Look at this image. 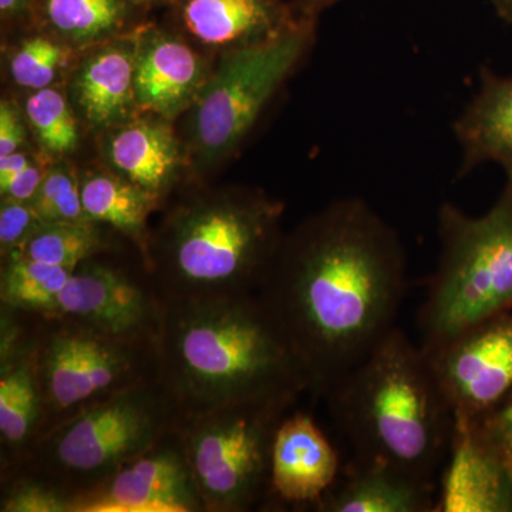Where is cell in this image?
Returning <instances> with one entry per match:
<instances>
[{
	"label": "cell",
	"mask_w": 512,
	"mask_h": 512,
	"mask_svg": "<svg viewBox=\"0 0 512 512\" xmlns=\"http://www.w3.org/2000/svg\"><path fill=\"white\" fill-rule=\"evenodd\" d=\"M409 289L399 232L363 198L282 238L258 293L326 397L393 328Z\"/></svg>",
	"instance_id": "obj_1"
},
{
	"label": "cell",
	"mask_w": 512,
	"mask_h": 512,
	"mask_svg": "<svg viewBox=\"0 0 512 512\" xmlns=\"http://www.w3.org/2000/svg\"><path fill=\"white\" fill-rule=\"evenodd\" d=\"M158 380L181 417L311 392L301 357L258 293L165 301Z\"/></svg>",
	"instance_id": "obj_2"
},
{
	"label": "cell",
	"mask_w": 512,
	"mask_h": 512,
	"mask_svg": "<svg viewBox=\"0 0 512 512\" xmlns=\"http://www.w3.org/2000/svg\"><path fill=\"white\" fill-rule=\"evenodd\" d=\"M325 399L356 460L431 483L447 458L453 410L426 352L397 326Z\"/></svg>",
	"instance_id": "obj_3"
},
{
	"label": "cell",
	"mask_w": 512,
	"mask_h": 512,
	"mask_svg": "<svg viewBox=\"0 0 512 512\" xmlns=\"http://www.w3.org/2000/svg\"><path fill=\"white\" fill-rule=\"evenodd\" d=\"M284 205L261 192L204 195L178 207L147 262L164 301L256 293L284 235Z\"/></svg>",
	"instance_id": "obj_4"
},
{
	"label": "cell",
	"mask_w": 512,
	"mask_h": 512,
	"mask_svg": "<svg viewBox=\"0 0 512 512\" xmlns=\"http://www.w3.org/2000/svg\"><path fill=\"white\" fill-rule=\"evenodd\" d=\"M440 255L419 311L421 349L512 309V181L480 217L444 202L437 212Z\"/></svg>",
	"instance_id": "obj_5"
},
{
	"label": "cell",
	"mask_w": 512,
	"mask_h": 512,
	"mask_svg": "<svg viewBox=\"0 0 512 512\" xmlns=\"http://www.w3.org/2000/svg\"><path fill=\"white\" fill-rule=\"evenodd\" d=\"M181 414L160 380L116 394L43 434L20 468L79 495L173 431Z\"/></svg>",
	"instance_id": "obj_6"
},
{
	"label": "cell",
	"mask_w": 512,
	"mask_h": 512,
	"mask_svg": "<svg viewBox=\"0 0 512 512\" xmlns=\"http://www.w3.org/2000/svg\"><path fill=\"white\" fill-rule=\"evenodd\" d=\"M16 312L28 329L45 399L46 431L158 379L157 345L111 338L60 316Z\"/></svg>",
	"instance_id": "obj_7"
},
{
	"label": "cell",
	"mask_w": 512,
	"mask_h": 512,
	"mask_svg": "<svg viewBox=\"0 0 512 512\" xmlns=\"http://www.w3.org/2000/svg\"><path fill=\"white\" fill-rule=\"evenodd\" d=\"M292 404L244 402L180 417L178 433L207 512H247L271 497L275 433Z\"/></svg>",
	"instance_id": "obj_8"
},
{
	"label": "cell",
	"mask_w": 512,
	"mask_h": 512,
	"mask_svg": "<svg viewBox=\"0 0 512 512\" xmlns=\"http://www.w3.org/2000/svg\"><path fill=\"white\" fill-rule=\"evenodd\" d=\"M313 26L315 19L301 16L281 35L224 56L195 109V141L208 160L225 156L247 136L311 46Z\"/></svg>",
	"instance_id": "obj_9"
},
{
	"label": "cell",
	"mask_w": 512,
	"mask_h": 512,
	"mask_svg": "<svg viewBox=\"0 0 512 512\" xmlns=\"http://www.w3.org/2000/svg\"><path fill=\"white\" fill-rule=\"evenodd\" d=\"M116 251L77 265L46 316L72 319L111 338L157 345L164 322L163 293L147 262L138 268L121 264L111 258Z\"/></svg>",
	"instance_id": "obj_10"
},
{
	"label": "cell",
	"mask_w": 512,
	"mask_h": 512,
	"mask_svg": "<svg viewBox=\"0 0 512 512\" xmlns=\"http://www.w3.org/2000/svg\"><path fill=\"white\" fill-rule=\"evenodd\" d=\"M454 419L478 420L512 393V309L426 352Z\"/></svg>",
	"instance_id": "obj_11"
},
{
	"label": "cell",
	"mask_w": 512,
	"mask_h": 512,
	"mask_svg": "<svg viewBox=\"0 0 512 512\" xmlns=\"http://www.w3.org/2000/svg\"><path fill=\"white\" fill-rule=\"evenodd\" d=\"M74 512H207L177 427L79 495Z\"/></svg>",
	"instance_id": "obj_12"
},
{
	"label": "cell",
	"mask_w": 512,
	"mask_h": 512,
	"mask_svg": "<svg viewBox=\"0 0 512 512\" xmlns=\"http://www.w3.org/2000/svg\"><path fill=\"white\" fill-rule=\"evenodd\" d=\"M46 423L28 329L18 312L0 306V477L26 463Z\"/></svg>",
	"instance_id": "obj_13"
},
{
	"label": "cell",
	"mask_w": 512,
	"mask_h": 512,
	"mask_svg": "<svg viewBox=\"0 0 512 512\" xmlns=\"http://www.w3.org/2000/svg\"><path fill=\"white\" fill-rule=\"evenodd\" d=\"M434 512H512V478L477 420L454 419Z\"/></svg>",
	"instance_id": "obj_14"
},
{
	"label": "cell",
	"mask_w": 512,
	"mask_h": 512,
	"mask_svg": "<svg viewBox=\"0 0 512 512\" xmlns=\"http://www.w3.org/2000/svg\"><path fill=\"white\" fill-rule=\"evenodd\" d=\"M340 477L338 451L309 414H286L271 454V497L315 507Z\"/></svg>",
	"instance_id": "obj_15"
},
{
	"label": "cell",
	"mask_w": 512,
	"mask_h": 512,
	"mask_svg": "<svg viewBox=\"0 0 512 512\" xmlns=\"http://www.w3.org/2000/svg\"><path fill=\"white\" fill-rule=\"evenodd\" d=\"M134 92L138 109L171 117L197 103L207 83L201 57L183 40L156 29L134 43Z\"/></svg>",
	"instance_id": "obj_16"
},
{
	"label": "cell",
	"mask_w": 512,
	"mask_h": 512,
	"mask_svg": "<svg viewBox=\"0 0 512 512\" xmlns=\"http://www.w3.org/2000/svg\"><path fill=\"white\" fill-rule=\"evenodd\" d=\"M184 28L204 45L232 49L281 35L301 16L284 0H173ZM231 49V50H232Z\"/></svg>",
	"instance_id": "obj_17"
},
{
	"label": "cell",
	"mask_w": 512,
	"mask_h": 512,
	"mask_svg": "<svg viewBox=\"0 0 512 512\" xmlns=\"http://www.w3.org/2000/svg\"><path fill=\"white\" fill-rule=\"evenodd\" d=\"M453 131L461 151L458 178L494 163L512 181V77L484 67L478 92L454 121Z\"/></svg>",
	"instance_id": "obj_18"
},
{
	"label": "cell",
	"mask_w": 512,
	"mask_h": 512,
	"mask_svg": "<svg viewBox=\"0 0 512 512\" xmlns=\"http://www.w3.org/2000/svg\"><path fill=\"white\" fill-rule=\"evenodd\" d=\"M316 512H434L431 483L384 464L355 460L312 508Z\"/></svg>",
	"instance_id": "obj_19"
},
{
	"label": "cell",
	"mask_w": 512,
	"mask_h": 512,
	"mask_svg": "<svg viewBox=\"0 0 512 512\" xmlns=\"http://www.w3.org/2000/svg\"><path fill=\"white\" fill-rule=\"evenodd\" d=\"M113 43L93 53L77 70L73 94L90 123L110 127L127 123L138 109L134 92V50Z\"/></svg>",
	"instance_id": "obj_20"
},
{
	"label": "cell",
	"mask_w": 512,
	"mask_h": 512,
	"mask_svg": "<svg viewBox=\"0 0 512 512\" xmlns=\"http://www.w3.org/2000/svg\"><path fill=\"white\" fill-rule=\"evenodd\" d=\"M109 157L116 173L163 197L180 170V146L173 131L158 121H137L110 140Z\"/></svg>",
	"instance_id": "obj_21"
},
{
	"label": "cell",
	"mask_w": 512,
	"mask_h": 512,
	"mask_svg": "<svg viewBox=\"0 0 512 512\" xmlns=\"http://www.w3.org/2000/svg\"><path fill=\"white\" fill-rule=\"evenodd\" d=\"M87 217L116 229L147 256V222L161 198L119 174L90 173L80 178ZM147 259V258H146Z\"/></svg>",
	"instance_id": "obj_22"
},
{
	"label": "cell",
	"mask_w": 512,
	"mask_h": 512,
	"mask_svg": "<svg viewBox=\"0 0 512 512\" xmlns=\"http://www.w3.org/2000/svg\"><path fill=\"white\" fill-rule=\"evenodd\" d=\"M113 234L120 232L92 220L42 222L19 251L10 256L74 269L93 256L116 251L117 245L111 239Z\"/></svg>",
	"instance_id": "obj_23"
},
{
	"label": "cell",
	"mask_w": 512,
	"mask_h": 512,
	"mask_svg": "<svg viewBox=\"0 0 512 512\" xmlns=\"http://www.w3.org/2000/svg\"><path fill=\"white\" fill-rule=\"evenodd\" d=\"M127 0H36L35 12L57 36L89 45L113 36L130 15Z\"/></svg>",
	"instance_id": "obj_24"
},
{
	"label": "cell",
	"mask_w": 512,
	"mask_h": 512,
	"mask_svg": "<svg viewBox=\"0 0 512 512\" xmlns=\"http://www.w3.org/2000/svg\"><path fill=\"white\" fill-rule=\"evenodd\" d=\"M72 271L23 256L2 259L0 306L13 311L49 315Z\"/></svg>",
	"instance_id": "obj_25"
},
{
	"label": "cell",
	"mask_w": 512,
	"mask_h": 512,
	"mask_svg": "<svg viewBox=\"0 0 512 512\" xmlns=\"http://www.w3.org/2000/svg\"><path fill=\"white\" fill-rule=\"evenodd\" d=\"M76 495L45 476L18 468L0 477V512H74Z\"/></svg>",
	"instance_id": "obj_26"
},
{
	"label": "cell",
	"mask_w": 512,
	"mask_h": 512,
	"mask_svg": "<svg viewBox=\"0 0 512 512\" xmlns=\"http://www.w3.org/2000/svg\"><path fill=\"white\" fill-rule=\"evenodd\" d=\"M26 114L40 143L50 153H73L79 143V130L62 93L52 87L36 90L26 101Z\"/></svg>",
	"instance_id": "obj_27"
},
{
	"label": "cell",
	"mask_w": 512,
	"mask_h": 512,
	"mask_svg": "<svg viewBox=\"0 0 512 512\" xmlns=\"http://www.w3.org/2000/svg\"><path fill=\"white\" fill-rule=\"evenodd\" d=\"M69 50L45 36L23 40L10 62V73L19 86L42 90L55 82L57 74L69 62Z\"/></svg>",
	"instance_id": "obj_28"
},
{
	"label": "cell",
	"mask_w": 512,
	"mask_h": 512,
	"mask_svg": "<svg viewBox=\"0 0 512 512\" xmlns=\"http://www.w3.org/2000/svg\"><path fill=\"white\" fill-rule=\"evenodd\" d=\"M30 204L42 222L90 220L83 207L80 178L66 167L46 171L42 185Z\"/></svg>",
	"instance_id": "obj_29"
},
{
	"label": "cell",
	"mask_w": 512,
	"mask_h": 512,
	"mask_svg": "<svg viewBox=\"0 0 512 512\" xmlns=\"http://www.w3.org/2000/svg\"><path fill=\"white\" fill-rule=\"evenodd\" d=\"M42 224L30 202L2 198L0 205V251L2 259L15 254Z\"/></svg>",
	"instance_id": "obj_30"
},
{
	"label": "cell",
	"mask_w": 512,
	"mask_h": 512,
	"mask_svg": "<svg viewBox=\"0 0 512 512\" xmlns=\"http://www.w3.org/2000/svg\"><path fill=\"white\" fill-rule=\"evenodd\" d=\"M477 421L512 478V400Z\"/></svg>",
	"instance_id": "obj_31"
},
{
	"label": "cell",
	"mask_w": 512,
	"mask_h": 512,
	"mask_svg": "<svg viewBox=\"0 0 512 512\" xmlns=\"http://www.w3.org/2000/svg\"><path fill=\"white\" fill-rule=\"evenodd\" d=\"M25 141V126L19 111L9 101L0 104V158L16 153Z\"/></svg>",
	"instance_id": "obj_32"
},
{
	"label": "cell",
	"mask_w": 512,
	"mask_h": 512,
	"mask_svg": "<svg viewBox=\"0 0 512 512\" xmlns=\"http://www.w3.org/2000/svg\"><path fill=\"white\" fill-rule=\"evenodd\" d=\"M45 175L46 171H43L42 168L32 163L28 168H25L5 190L0 192V194H2V198L32 202L33 198L36 197L37 191H39L40 185H42Z\"/></svg>",
	"instance_id": "obj_33"
},
{
	"label": "cell",
	"mask_w": 512,
	"mask_h": 512,
	"mask_svg": "<svg viewBox=\"0 0 512 512\" xmlns=\"http://www.w3.org/2000/svg\"><path fill=\"white\" fill-rule=\"evenodd\" d=\"M30 164H32L30 158L19 151L0 158V192L5 190Z\"/></svg>",
	"instance_id": "obj_34"
},
{
	"label": "cell",
	"mask_w": 512,
	"mask_h": 512,
	"mask_svg": "<svg viewBox=\"0 0 512 512\" xmlns=\"http://www.w3.org/2000/svg\"><path fill=\"white\" fill-rule=\"evenodd\" d=\"M36 0H0L3 19L20 18L35 12Z\"/></svg>",
	"instance_id": "obj_35"
},
{
	"label": "cell",
	"mask_w": 512,
	"mask_h": 512,
	"mask_svg": "<svg viewBox=\"0 0 512 512\" xmlns=\"http://www.w3.org/2000/svg\"><path fill=\"white\" fill-rule=\"evenodd\" d=\"M338 2L340 0H296V13L303 18L315 19L323 9H328Z\"/></svg>",
	"instance_id": "obj_36"
},
{
	"label": "cell",
	"mask_w": 512,
	"mask_h": 512,
	"mask_svg": "<svg viewBox=\"0 0 512 512\" xmlns=\"http://www.w3.org/2000/svg\"><path fill=\"white\" fill-rule=\"evenodd\" d=\"M498 16L512 25V0H493Z\"/></svg>",
	"instance_id": "obj_37"
},
{
	"label": "cell",
	"mask_w": 512,
	"mask_h": 512,
	"mask_svg": "<svg viewBox=\"0 0 512 512\" xmlns=\"http://www.w3.org/2000/svg\"><path fill=\"white\" fill-rule=\"evenodd\" d=\"M131 5H157L161 2H170V0H127Z\"/></svg>",
	"instance_id": "obj_38"
},
{
	"label": "cell",
	"mask_w": 512,
	"mask_h": 512,
	"mask_svg": "<svg viewBox=\"0 0 512 512\" xmlns=\"http://www.w3.org/2000/svg\"><path fill=\"white\" fill-rule=\"evenodd\" d=\"M510 400H512V393L510 394V396H508V399H507V400H505V402H510ZM505 402H504V403H505ZM504 403H503V404H504Z\"/></svg>",
	"instance_id": "obj_39"
}]
</instances>
